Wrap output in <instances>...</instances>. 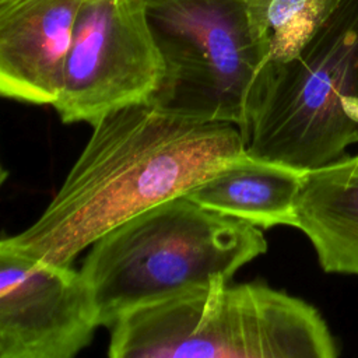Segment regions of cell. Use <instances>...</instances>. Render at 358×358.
Here are the masks:
<instances>
[{
  "mask_svg": "<svg viewBox=\"0 0 358 358\" xmlns=\"http://www.w3.org/2000/svg\"><path fill=\"white\" fill-rule=\"evenodd\" d=\"M84 0H0V92L53 105Z\"/></svg>",
  "mask_w": 358,
  "mask_h": 358,
  "instance_id": "8",
  "label": "cell"
},
{
  "mask_svg": "<svg viewBox=\"0 0 358 358\" xmlns=\"http://www.w3.org/2000/svg\"><path fill=\"white\" fill-rule=\"evenodd\" d=\"M303 173L245 152L190 190L186 197L207 210L262 229L294 227Z\"/></svg>",
  "mask_w": 358,
  "mask_h": 358,
  "instance_id": "10",
  "label": "cell"
},
{
  "mask_svg": "<svg viewBox=\"0 0 358 358\" xmlns=\"http://www.w3.org/2000/svg\"><path fill=\"white\" fill-rule=\"evenodd\" d=\"M164 73L144 0H84L52 106L64 123L94 126L113 110L150 102Z\"/></svg>",
  "mask_w": 358,
  "mask_h": 358,
  "instance_id": "6",
  "label": "cell"
},
{
  "mask_svg": "<svg viewBox=\"0 0 358 358\" xmlns=\"http://www.w3.org/2000/svg\"><path fill=\"white\" fill-rule=\"evenodd\" d=\"M324 273L358 275V154L303 173L295 222Z\"/></svg>",
  "mask_w": 358,
  "mask_h": 358,
  "instance_id": "9",
  "label": "cell"
},
{
  "mask_svg": "<svg viewBox=\"0 0 358 358\" xmlns=\"http://www.w3.org/2000/svg\"><path fill=\"white\" fill-rule=\"evenodd\" d=\"M110 358H336L337 343L306 301L266 282H215L120 316Z\"/></svg>",
  "mask_w": 358,
  "mask_h": 358,
  "instance_id": "3",
  "label": "cell"
},
{
  "mask_svg": "<svg viewBox=\"0 0 358 358\" xmlns=\"http://www.w3.org/2000/svg\"><path fill=\"white\" fill-rule=\"evenodd\" d=\"M165 73L150 101L204 122L245 127L270 45L250 24L246 0H144Z\"/></svg>",
  "mask_w": 358,
  "mask_h": 358,
  "instance_id": "5",
  "label": "cell"
},
{
  "mask_svg": "<svg viewBox=\"0 0 358 358\" xmlns=\"http://www.w3.org/2000/svg\"><path fill=\"white\" fill-rule=\"evenodd\" d=\"M42 214L0 246L59 266L110 229L186 196L246 152L241 129L176 115L151 102L99 119Z\"/></svg>",
  "mask_w": 358,
  "mask_h": 358,
  "instance_id": "1",
  "label": "cell"
},
{
  "mask_svg": "<svg viewBox=\"0 0 358 358\" xmlns=\"http://www.w3.org/2000/svg\"><path fill=\"white\" fill-rule=\"evenodd\" d=\"M341 0H246L255 31L270 45V62L294 57Z\"/></svg>",
  "mask_w": 358,
  "mask_h": 358,
  "instance_id": "11",
  "label": "cell"
},
{
  "mask_svg": "<svg viewBox=\"0 0 358 358\" xmlns=\"http://www.w3.org/2000/svg\"><path fill=\"white\" fill-rule=\"evenodd\" d=\"M242 134L248 154L303 172L358 144V0H341L294 57L266 63Z\"/></svg>",
  "mask_w": 358,
  "mask_h": 358,
  "instance_id": "4",
  "label": "cell"
},
{
  "mask_svg": "<svg viewBox=\"0 0 358 358\" xmlns=\"http://www.w3.org/2000/svg\"><path fill=\"white\" fill-rule=\"evenodd\" d=\"M267 248L262 228L180 196L106 232L80 271L101 326L110 327L133 309L229 281Z\"/></svg>",
  "mask_w": 358,
  "mask_h": 358,
  "instance_id": "2",
  "label": "cell"
},
{
  "mask_svg": "<svg viewBox=\"0 0 358 358\" xmlns=\"http://www.w3.org/2000/svg\"><path fill=\"white\" fill-rule=\"evenodd\" d=\"M99 326L80 270L0 246V358H73Z\"/></svg>",
  "mask_w": 358,
  "mask_h": 358,
  "instance_id": "7",
  "label": "cell"
}]
</instances>
